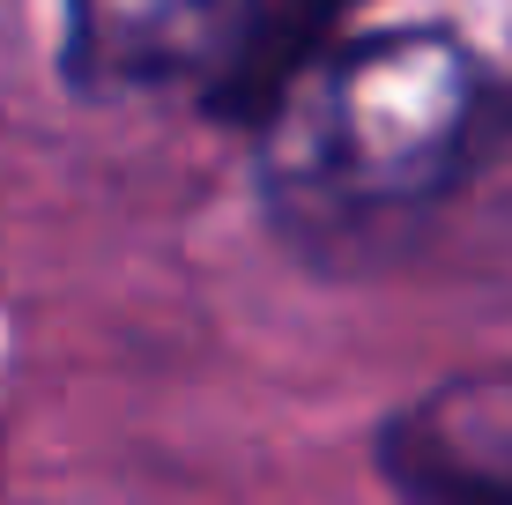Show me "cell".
<instances>
[{"label":"cell","mask_w":512,"mask_h":505,"mask_svg":"<svg viewBox=\"0 0 512 505\" xmlns=\"http://www.w3.org/2000/svg\"><path fill=\"white\" fill-rule=\"evenodd\" d=\"M483 127V75L446 38H372L327 75V194L409 201L461 179Z\"/></svg>","instance_id":"1"},{"label":"cell","mask_w":512,"mask_h":505,"mask_svg":"<svg viewBox=\"0 0 512 505\" xmlns=\"http://www.w3.org/2000/svg\"><path fill=\"white\" fill-rule=\"evenodd\" d=\"M231 0H67V75L82 90H149L208 75Z\"/></svg>","instance_id":"4"},{"label":"cell","mask_w":512,"mask_h":505,"mask_svg":"<svg viewBox=\"0 0 512 505\" xmlns=\"http://www.w3.org/2000/svg\"><path fill=\"white\" fill-rule=\"evenodd\" d=\"M379 461L409 505H512V372H461L394 409Z\"/></svg>","instance_id":"2"},{"label":"cell","mask_w":512,"mask_h":505,"mask_svg":"<svg viewBox=\"0 0 512 505\" xmlns=\"http://www.w3.org/2000/svg\"><path fill=\"white\" fill-rule=\"evenodd\" d=\"M357 0H231L216 60L201 75V104L223 127H268L290 112L305 75L327 60L334 30Z\"/></svg>","instance_id":"3"}]
</instances>
